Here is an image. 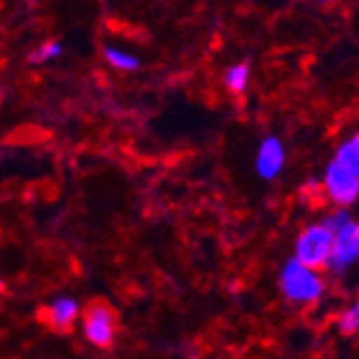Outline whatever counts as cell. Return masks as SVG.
<instances>
[{"label": "cell", "instance_id": "obj_7", "mask_svg": "<svg viewBox=\"0 0 359 359\" xmlns=\"http://www.w3.org/2000/svg\"><path fill=\"white\" fill-rule=\"evenodd\" d=\"M82 314V306L76 297L69 295H60L56 299H52L46 310H43V320L48 323V327H52L54 332H72Z\"/></svg>", "mask_w": 359, "mask_h": 359}, {"label": "cell", "instance_id": "obj_14", "mask_svg": "<svg viewBox=\"0 0 359 359\" xmlns=\"http://www.w3.org/2000/svg\"><path fill=\"white\" fill-rule=\"evenodd\" d=\"M316 5H323V7H327V5H332V3H336V0H314Z\"/></svg>", "mask_w": 359, "mask_h": 359}, {"label": "cell", "instance_id": "obj_5", "mask_svg": "<svg viewBox=\"0 0 359 359\" xmlns=\"http://www.w3.org/2000/svg\"><path fill=\"white\" fill-rule=\"evenodd\" d=\"M320 189L338 209H348L359 201V177H355L336 161H330L323 175Z\"/></svg>", "mask_w": 359, "mask_h": 359}, {"label": "cell", "instance_id": "obj_2", "mask_svg": "<svg viewBox=\"0 0 359 359\" xmlns=\"http://www.w3.org/2000/svg\"><path fill=\"white\" fill-rule=\"evenodd\" d=\"M334 233L323 222L308 224L292 245V258L310 269H325L332 254Z\"/></svg>", "mask_w": 359, "mask_h": 359}, {"label": "cell", "instance_id": "obj_4", "mask_svg": "<svg viewBox=\"0 0 359 359\" xmlns=\"http://www.w3.org/2000/svg\"><path fill=\"white\" fill-rule=\"evenodd\" d=\"M357 263H359V222L351 219L334 233L332 254L325 269H330L334 276H344Z\"/></svg>", "mask_w": 359, "mask_h": 359}, {"label": "cell", "instance_id": "obj_13", "mask_svg": "<svg viewBox=\"0 0 359 359\" xmlns=\"http://www.w3.org/2000/svg\"><path fill=\"white\" fill-rule=\"evenodd\" d=\"M351 219H353V215L348 213V209H338V207H336L327 217L323 219V224L327 226L332 233H336L338 228H342V226H344V224H348Z\"/></svg>", "mask_w": 359, "mask_h": 359}, {"label": "cell", "instance_id": "obj_6", "mask_svg": "<svg viewBox=\"0 0 359 359\" xmlns=\"http://www.w3.org/2000/svg\"><path fill=\"white\" fill-rule=\"evenodd\" d=\"M286 166V147L278 136H265L260 140L256 155H254V168L256 175L263 181H276Z\"/></svg>", "mask_w": 359, "mask_h": 359}, {"label": "cell", "instance_id": "obj_11", "mask_svg": "<svg viewBox=\"0 0 359 359\" xmlns=\"http://www.w3.org/2000/svg\"><path fill=\"white\" fill-rule=\"evenodd\" d=\"M338 330L344 336H353V334L359 332V297L340 314V318H338Z\"/></svg>", "mask_w": 359, "mask_h": 359}, {"label": "cell", "instance_id": "obj_1", "mask_svg": "<svg viewBox=\"0 0 359 359\" xmlns=\"http://www.w3.org/2000/svg\"><path fill=\"white\" fill-rule=\"evenodd\" d=\"M278 286L282 297L292 306H312L325 295V278L320 271L297 263L295 258H288L280 267Z\"/></svg>", "mask_w": 359, "mask_h": 359}, {"label": "cell", "instance_id": "obj_12", "mask_svg": "<svg viewBox=\"0 0 359 359\" xmlns=\"http://www.w3.org/2000/svg\"><path fill=\"white\" fill-rule=\"evenodd\" d=\"M60 54H62V46L58 41H46L43 46H39L35 52L28 56V60L41 65V62H50V60L58 58Z\"/></svg>", "mask_w": 359, "mask_h": 359}, {"label": "cell", "instance_id": "obj_15", "mask_svg": "<svg viewBox=\"0 0 359 359\" xmlns=\"http://www.w3.org/2000/svg\"><path fill=\"white\" fill-rule=\"evenodd\" d=\"M5 290V284H3V280H0V292H3Z\"/></svg>", "mask_w": 359, "mask_h": 359}, {"label": "cell", "instance_id": "obj_9", "mask_svg": "<svg viewBox=\"0 0 359 359\" xmlns=\"http://www.w3.org/2000/svg\"><path fill=\"white\" fill-rule=\"evenodd\" d=\"M222 82L226 86V90H231L233 95H241L248 90V84H250V65L248 62H235L231 65L224 76H222Z\"/></svg>", "mask_w": 359, "mask_h": 359}, {"label": "cell", "instance_id": "obj_8", "mask_svg": "<svg viewBox=\"0 0 359 359\" xmlns=\"http://www.w3.org/2000/svg\"><path fill=\"white\" fill-rule=\"evenodd\" d=\"M334 161L342 168H346L348 172H353L355 177H359V132L351 134L348 138L340 142V147L336 149Z\"/></svg>", "mask_w": 359, "mask_h": 359}, {"label": "cell", "instance_id": "obj_10", "mask_svg": "<svg viewBox=\"0 0 359 359\" xmlns=\"http://www.w3.org/2000/svg\"><path fill=\"white\" fill-rule=\"evenodd\" d=\"M104 56L106 60L110 62V67L118 69V72H136L140 67V60L132 54V52H127V50H121V48H112L108 46L104 50Z\"/></svg>", "mask_w": 359, "mask_h": 359}, {"label": "cell", "instance_id": "obj_3", "mask_svg": "<svg viewBox=\"0 0 359 359\" xmlns=\"http://www.w3.org/2000/svg\"><path fill=\"white\" fill-rule=\"evenodd\" d=\"M80 327L84 340L95 348H110L116 340V314L106 302H93L82 308Z\"/></svg>", "mask_w": 359, "mask_h": 359}]
</instances>
